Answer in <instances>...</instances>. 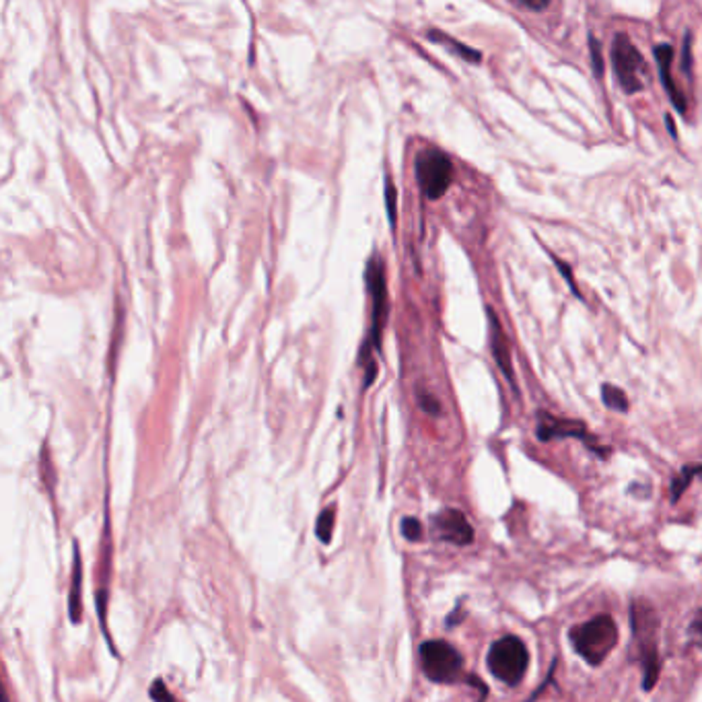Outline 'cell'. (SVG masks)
<instances>
[{"label": "cell", "instance_id": "22", "mask_svg": "<svg viewBox=\"0 0 702 702\" xmlns=\"http://www.w3.org/2000/svg\"><path fill=\"white\" fill-rule=\"evenodd\" d=\"M515 4L521 6V8H525V11H534V13H541V11H546L550 6L548 0H517Z\"/></svg>", "mask_w": 702, "mask_h": 702}, {"label": "cell", "instance_id": "17", "mask_svg": "<svg viewBox=\"0 0 702 702\" xmlns=\"http://www.w3.org/2000/svg\"><path fill=\"white\" fill-rule=\"evenodd\" d=\"M332 529H334V509H327L322 513L318 521V536L322 541L332 540Z\"/></svg>", "mask_w": 702, "mask_h": 702}, {"label": "cell", "instance_id": "19", "mask_svg": "<svg viewBox=\"0 0 702 702\" xmlns=\"http://www.w3.org/2000/svg\"><path fill=\"white\" fill-rule=\"evenodd\" d=\"M402 534H404L408 540H420V536H422L420 521L414 519V517H406L404 523H402Z\"/></svg>", "mask_w": 702, "mask_h": 702}, {"label": "cell", "instance_id": "20", "mask_svg": "<svg viewBox=\"0 0 702 702\" xmlns=\"http://www.w3.org/2000/svg\"><path fill=\"white\" fill-rule=\"evenodd\" d=\"M552 260H554V264H556V268L560 270V274L565 276V280H567V284H568V287H570V291L575 293V297L581 299V293H579V289H577V284H575V276H572V270L568 268L567 262L558 260L556 256H552Z\"/></svg>", "mask_w": 702, "mask_h": 702}, {"label": "cell", "instance_id": "23", "mask_svg": "<svg viewBox=\"0 0 702 702\" xmlns=\"http://www.w3.org/2000/svg\"><path fill=\"white\" fill-rule=\"evenodd\" d=\"M385 196H387V215H389V222H394L396 220V208H394V204H396V189H394V186H391V182L387 180V184H385Z\"/></svg>", "mask_w": 702, "mask_h": 702}, {"label": "cell", "instance_id": "26", "mask_svg": "<svg viewBox=\"0 0 702 702\" xmlns=\"http://www.w3.org/2000/svg\"><path fill=\"white\" fill-rule=\"evenodd\" d=\"M698 624H701V632H702V618H701V620H698Z\"/></svg>", "mask_w": 702, "mask_h": 702}, {"label": "cell", "instance_id": "1", "mask_svg": "<svg viewBox=\"0 0 702 702\" xmlns=\"http://www.w3.org/2000/svg\"><path fill=\"white\" fill-rule=\"evenodd\" d=\"M570 643L575 651L589 663L599 665L606 661V657L612 653V648L618 645V628L612 616H595L585 624L575 626L570 632Z\"/></svg>", "mask_w": 702, "mask_h": 702}, {"label": "cell", "instance_id": "6", "mask_svg": "<svg viewBox=\"0 0 702 702\" xmlns=\"http://www.w3.org/2000/svg\"><path fill=\"white\" fill-rule=\"evenodd\" d=\"M422 670L432 682L447 684L456 682L461 674L463 659L456 648L445 641H429L420 647Z\"/></svg>", "mask_w": 702, "mask_h": 702}, {"label": "cell", "instance_id": "24", "mask_svg": "<svg viewBox=\"0 0 702 702\" xmlns=\"http://www.w3.org/2000/svg\"><path fill=\"white\" fill-rule=\"evenodd\" d=\"M420 406H422L429 414H432V416L441 414V406H439V402H437L432 396H429V394H422V396H420Z\"/></svg>", "mask_w": 702, "mask_h": 702}, {"label": "cell", "instance_id": "5", "mask_svg": "<svg viewBox=\"0 0 702 702\" xmlns=\"http://www.w3.org/2000/svg\"><path fill=\"white\" fill-rule=\"evenodd\" d=\"M416 180L429 200H439L453 182L451 159L439 149H425L416 157Z\"/></svg>", "mask_w": 702, "mask_h": 702}, {"label": "cell", "instance_id": "4", "mask_svg": "<svg viewBox=\"0 0 702 702\" xmlns=\"http://www.w3.org/2000/svg\"><path fill=\"white\" fill-rule=\"evenodd\" d=\"M487 663L490 674L513 688L523 679V675L527 672L529 653L521 639L509 634V637H503L496 643H492V647L488 651Z\"/></svg>", "mask_w": 702, "mask_h": 702}, {"label": "cell", "instance_id": "18", "mask_svg": "<svg viewBox=\"0 0 702 702\" xmlns=\"http://www.w3.org/2000/svg\"><path fill=\"white\" fill-rule=\"evenodd\" d=\"M682 70L686 75L692 73V35L690 31H686L684 35V48H682Z\"/></svg>", "mask_w": 702, "mask_h": 702}, {"label": "cell", "instance_id": "9", "mask_svg": "<svg viewBox=\"0 0 702 702\" xmlns=\"http://www.w3.org/2000/svg\"><path fill=\"white\" fill-rule=\"evenodd\" d=\"M488 313V327H490V351H492V356L499 365V369L505 373L507 381L511 383L515 391H517V385H515V371H513V363H511V344H509V338L503 330V324L499 322L496 313L492 311V307L487 309Z\"/></svg>", "mask_w": 702, "mask_h": 702}, {"label": "cell", "instance_id": "16", "mask_svg": "<svg viewBox=\"0 0 702 702\" xmlns=\"http://www.w3.org/2000/svg\"><path fill=\"white\" fill-rule=\"evenodd\" d=\"M589 54H591V66L595 77H603V56H601V44L597 42L594 33H589Z\"/></svg>", "mask_w": 702, "mask_h": 702}, {"label": "cell", "instance_id": "8", "mask_svg": "<svg viewBox=\"0 0 702 702\" xmlns=\"http://www.w3.org/2000/svg\"><path fill=\"white\" fill-rule=\"evenodd\" d=\"M367 280H369V291L373 295V344L379 349L381 344V334L383 325L387 320V289H385V272L381 262H371L367 270Z\"/></svg>", "mask_w": 702, "mask_h": 702}, {"label": "cell", "instance_id": "3", "mask_svg": "<svg viewBox=\"0 0 702 702\" xmlns=\"http://www.w3.org/2000/svg\"><path fill=\"white\" fill-rule=\"evenodd\" d=\"M610 58L614 64V75L618 79V84L626 95L641 93L647 87V62L626 33L620 31L614 35Z\"/></svg>", "mask_w": 702, "mask_h": 702}, {"label": "cell", "instance_id": "15", "mask_svg": "<svg viewBox=\"0 0 702 702\" xmlns=\"http://www.w3.org/2000/svg\"><path fill=\"white\" fill-rule=\"evenodd\" d=\"M79 585H81V560L75 554V572H73V594H70V616L79 622Z\"/></svg>", "mask_w": 702, "mask_h": 702}, {"label": "cell", "instance_id": "14", "mask_svg": "<svg viewBox=\"0 0 702 702\" xmlns=\"http://www.w3.org/2000/svg\"><path fill=\"white\" fill-rule=\"evenodd\" d=\"M601 400H603V404L608 406L610 410H616V412H626L628 410V398H626V394L622 391L620 387H616L612 383H603L601 385Z\"/></svg>", "mask_w": 702, "mask_h": 702}, {"label": "cell", "instance_id": "2", "mask_svg": "<svg viewBox=\"0 0 702 702\" xmlns=\"http://www.w3.org/2000/svg\"><path fill=\"white\" fill-rule=\"evenodd\" d=\"M632 632L639 641L641 648V663H643V684L645 690H653L657 677L661 672V661L657 653V616L653 608L645 601H634L632 610Z\"/></svg>", "mask_w": 702, "mask_h": 702}, {"label": "cell", "instance_id": "11", "mask_svg": "<svg viewBox=\"0 0 702 702\" xmlns=\"http://www.w3.org/2000/svg\"><path fill=\"white\" fill-rule=\"evenodd\" d=\"M653 54H655V60H657V68H659L661 82H663V87H665V91H667L672 104H674V108L677 109L679 113H686V109H688V106H686V97H684V93L677 89V84H675L674 81V75H672L674 48H672L670 44H657L655 50H653Z\"/></svg>", "mask_w": 702, "mask_h": 702}, {"label": "cell", "instance_id": "13", "mask_svg": "<svg viewBox=\"0 0 702 702\" xmlns=\"http://www.w3.org/2000/svg\"><path fill=\"white\" fill-rule=\"evenodd\" d=\"M698 474H702L701 463L682 468V472L675 476L674 482H672V503H677V501H679V496L684 494V490L690 487L692 478H694V476H698Z\"/></svg>", "mask_w": 702, "mask_h": 702}, {"label": "cell", "instance_id": "25", "mask_svg": "<svg viewBox=\"0 0 702 702\" xmlns=\"http://www.w3.org/2000/svg\"><path fill=\"white\" fill-rule=\"evenodd\" d=\"M665 126H667V130H670L672 138H677V130H675L674 120H672V115H667V113H665Z\"/></svg>", "mask_w": 702, "mask_h": 702}, {"label": "cell", "instance_id": "12", "mask_svg": "<svg viewBox=\"0 0 702 702\" xmlns=\"http://www.w3.org/2000/svg\"><path fill=\"white\" fill-rule=\"evenodd\" d=\"M427 37L431 39V42H437V44H443V46H447L451 52H456L458 56H461L463 60H470V62H480L482 60V54L478 52V50H474V48H468V46H463V44H459L458 39H453V37H449L447 33H443V31H429L427 33Z\"/></svg>", "mask_w": 702, "mask_h": 702}, {"label": "cell", "instance_id": "7", "mask_svg": "<svg viewBox=\"0 0 702 702\" xmlns=\"http://www.w3.org/2000/svg\"><path fill=\"white\" fill-rule=\"evenodd\" d=\"M538 439L540 441H552V439H579L583 443H587L589 449H594L597 456L603 453L601 447H597L594 434H589L587 425L579 422V420H567V418H556L552 414L540 412L538 416ZM606 456V453H603Z\"/></svg>", "mask_w": 702, "mask_h": 702}, {"label": "cell", "instance_id": "10", "mask_svg": "<svg viewBox=\"0 0 702 702\" xmlns=\"http://www.w3.org/2000/svg\"><path fill=\"white\" fill-rule=\"evenodd\" d=\"M434 527L443 540L458 544V546H468L474 540V529L468 523L465 515L459 513L456 509H447L441 515L434 517Z\"/></svg>", "mask_w": 702, "mask_h": 702}, {"label": "cell", "instance_id": "21", "mask_svg": "<svg viewBox=\"0 0 702 702\" xmlns=\"http://www.w3.org/2000/svg\"><path fill=\"white\" fill-rule=\"evenodd\" d=\"M151 696H153L157 702H173L171 692L165 688V684H163L161 679H157V682L153 684V688H151Z\"/></svg>", "mask_w": 702, "mask_h": 702}]
</instances>
